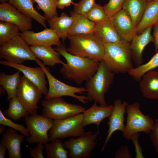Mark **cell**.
<instances>
[{
	"label": "cell",
	"instance_id": "33",
	"mask_svg": "<svg viewBox=\"0 0 158 158\" xmlns=\"http://www.w3.org/2000/svg\"><path fill=\"white\" fill-rule=\"evenodd\" d=\"M19 29L16 25L8 22H0V45L19 35Z\"/></svg>",
	"mask_w": 158,
	"mask_h": 158
},
{
	"label": "cell",
	"instance_id": "24",
	"mask_svg": "<svg viewBox=\"0 0 158 158\" xmlns=\"http://www.w3.org/2000/svg\"><path fill=\"white\" fill-rule=\"evenodd\" d=\"M47 21L50 28L53 30L64 42L68 37L73 23L72 17L62 12L60 16L54 17Z\"/></svg>",
	"mask_w": 158,
	"mask_h": 158
},
{
	"label": "cell",
	"instance_id": "47",
	"mask_svg": "<svg viewBox=\"0 0 158 158\" xmlns=\"http://www.w3.org/2000/svg\"><path fill=\"white\" fill-rule=\"evenodd\" d=\"M155 0H146V1L147 2L152 1H155Z\"/></svg>",
	"mask_w": 158,
	"mask_h": 158
},
{
	"label": "cell",
	"instance_id": "46",
	"mask_svg": "<svg viewBox=\"0 0 158 158\" xmlns=\"http://www.w3.org/2000/svg\"><path fill=\"white\" fill-rule=\"evenodd\" d=\"M8 0H0L1 3H4L7 2Z\"/></svg>",
	"mask_w": 158,
	"mask_h": 158
},
{
	"label": "cell",
	"instance_id": "45",
	"mask_svg": "<svg viewBox=\"0 0 158 158\" xmlns=\"http://www.w3.org/2000/svg\"><path fill=\"white\" fill-rule=\"evenodd\" d=\"M5 126L2 125V126H0V134H2L3 132L4 131L5 129Z\"/></svg>",
	"mask_w": 158,
	"mask_h": 158
},
{
	"label": "cell",
	"instance_id": "41",
	"mask_svg": "<svg viewBox=\"0 0 158 158\" xmlns=\"http://www.w3.org/2000/svg\"><path fill=\"white\" fill-rule=\"evenodd\" d=\"M131 155L128 146H121L115 154V158H130Z\"/></svg>",
	"mask_w": 158,
	"mask_h": 158
},
{
	"label": "cell",
	"instance_id": "8",
	"mask_svg": "<svg viewBox=\"0 0 158 158\" xmlns=\"http://www.w3.org/2000/svg\"><path fill=\"white\" fill-rule=\"evenodd\" d=\"M44 71L49 85L47 94L44 99L69 96L75 98L83 104L88 103L86 95H78L76 93L84 94L86 92L85 87H76L68 85L55 78L45 67V65L37 59L35 61Z\"/></svg>",
	"mask_w": 158,
	"mask_h": 158
},
{
	"label": "cell",
	"instance_id": "35",
	"mask_svg": "<svg viewBox=\"0 0 158 158\" xmlns=\"http://www.w3.org/2000/svg\"><path fill=\"white\" fill-rule=\"evenodd\" d=\"M85 15L89 20L95 24L109 18L104 6L96 3Z\"/></svg>",
	"mask_w": 158,
	"mask_h": 158
},
{
	"label": "cell",
	"instance_id": "23",
	"mask_svg": "<svg viewBox=\"0 0 158 158\" xmlns=\"http://www.w3.org/2000/svg\"><path fill=\"white\" fill-rule=\"evenodd\" d=\"M70 14L73 18V21L68 36L94 32L95 24L89 20L85 15L76 13L73 11L70 12Z\"/></svg>",
	"mask_w": 158,
	"mask_h": 158
},
{
	"label": "cell",
	"instance_id": "1",
	"mask_svg": "<svg viewBox=\"0 0 158 158\" xmlns=\"http://www.w3.org/2000/svg\"><path fill=\"white\" fill-rule=\"evenodd\" d=\"M54 49L66 61L60 68V73L64 78L78 85L88 80L98 69L99 62L70 54L63 43Z\"/></svg>",
	"mask_w": 158,
	"mask_h": 158
},
{
	"label": "cell",
	"instance_id": "6",
	"mask_svg": "<svg viewBox=\"0 0 158 158\" xmlns=\"http://www.w3.org/2000/svg\"><path fill=\"white\" fill-rule=\"evenodd\" d=\"M0 57L9 62L19 64L27 61H35L37 59L30 46L19 35L0 45Z\"/></svg>",
	"mask_w": 158,
	"mask_h": 158
},
{
	"label": "cell",
	"instance_id": "43",
	"mask_svg": "<svg viewBox=\"0 0 158 158\" xmlns=\"http://www.w3.org/2000/svg\"><path fill=\"white\" fill-rule=\"evenodd\" d=\"M152 36L153 38L155 49L156 51L158 49V24L154 26V30Z\"/></svg>",
	"mask_w": 158,
	"mask_h": 158
},
{
	"label": "cell",
	"instance_id": "29",
	"mask_svg": "<svg viewBox=\"0 0 158 158\" xmlns=\"http://www.w3.org/2000/svg\"><path fill=\"white\" fill-rule=\"evenodd\" d=\"M21 72L18 70L12 75H7L4 72L0 73V85L6 91L7 99L9 101L12 98L16 97L21 77Z\"/></svg>",
	"mask_w": 158,
	"mask_h": 158
},
{
	"label": "cell",
	"instance_id": "37",
	"mask_svg": "<svg viewBox=\"0 0 158 158\" xmlns=\"http://www.w3.org/2000/svg\"><path fill=\"white\" fill-rule=\"evenodd\" d=\"M125 0H109L104 6L105 11L109 18L122 9Z\"/></svg>",
	"mask_w": 158,
	"mask_h": 158
},
{
	"label": "cell",
	"instance_id": "2",
	"mask_svg": "<svg viewBox=\"0 0 158 158\" xmlns=\"http://www.w3.org/2000/svg\"><path fill=\"white\" fill-rule=\"evenodd\" d=\"M69 44L66 50L70 54L100 62L103 60V42L94 32L68 36Z\"/></svg>",
	"mask_w": 158,
	"mask_h": 158
},
{
	"label": "cell",
	"instance_id": "32",
	"mask_svg": "<svg viewBox=\"0 0 158 158\" xmlns=\"http://www.w3.org/2000/svg\"><path fill=\"white\" fill-rule=\"evenodd\" d=\"M158 67V51L146 63L130 70L128 73L135 80L139 81L145 73Z\"/></svg>",
	"mask_w": 158,
	"mask_h": 158
},
{
	"label": "cell",
	"instance_id": "30",
	"mask_svg": "<svg viewBox=\"0 0 158 158\" xmlns=\"http://www.w3.org/2000/svg\"><path fill=\"white\" fill-rule=\"evenodd\" d=\"M45 144L44 150L47 158H68V152L64 147L63 143L59 139L50 141Z\"/></svg>",
	"mask_w": 158,
	"mask_h": 158
},
{
	"label": "cell",
	"instance_id": "28",
	"mask_svg": "<svg viewBox=\"0 0 158 158\" xmlns=\"http://www.w3.org/2000/svg\"><path fill=\"white\" fill-rule=\"evenodd\" d=\"M147 2L146 0H125L122 9L130 16L136 28L140 22Z\"/></svg>",
	"mask_w": 158,
	"mask_h": 158
},
{
	"label": "cell",
	"instance_id": "40",
	"mask_svg": "<svg viewBox=\"0 0 158 158\" xmlns=\"http://www.w3.org/2000/svg\"><path fill=\"white\" fill-rule=\"evenodd\" d=\"M37 147L33 148H29L30 152V157L32 158H44L43 150H44V146L43 143H37Z\"/></svg>",
	"mask_w": 158,
	"mask_h": 158
},
{
	"label": "cell",
	"instance_id": "9",
	"mask_svg": "<svg viewBox=\"0 0 158 158\" xmlns=\"http://www.w3.org/2000/svg\"><path fill=\"white\" fill-rule=\"evenodd\" d=\"M83 114L60 120H54L49 137V140L67 137H77L82 135L85 130L82 125Z\"/></svg>",
	"mask_w": 158,
	"mask_h": 158
},
{
	"label": "cell",
	"instance_id": "11",
	"mask_svg": "<svg viewBox=\"0 0 158 158\" xmlns=\"http://www.w3.org/2000/svg\"><path fill=\"white\" fill-rule=\"evenodd\" d=\"M43 94L37 87L23 75L21 76L16 97L29 115L37 113L38 104Z\"/></svg>",
	"mask_w": 158,
	"mask_h": 158
},
{
	"label": "cell",
	"instance_id": "36",
	"mask_svg": "<svg viewBox=\"0 0 158 158\" xmlns=\"http://www.w3.org/2000/svg\"><path fill=\"white\" fill-rule=\"evenodd\" d=\"M0 124L7 126L20 132L25 136L28 137L30 136V133L27 128L23 125L15 123L10 119L6 117L1 110H0Z\"/></svg>",
	"mask_w": 158,
	"mask_h": 158
},
{
	"label": "cell",
	"instance_id": "38",
	"mask_svg": "<svg viewBox=\"0 0 158 158\" xmlns=\"http://www.w3.org/2000/svg\"><path fill=\"white\" fill-rule=\"evenodd\" d=\"M95 3V0H80L74 4L73 11L77 13L85 15Z\"/></svg>",
	"mask_w": 158,
	"mask_h": 158
},
{
	"label": "cell",
	"instance_id": "27",
	"mask_svg": "<svg viewBox=\"0 0 158 158\" xmlns=\"http://www.w3.org/2000/svg\"><path fill=\"white\" fill-rule=\"evenodd\" d=\"M94 32L104 42L114 43L123 40L109 18L95 24Z\"/></svg>",
	"mask_w": 158,
	"mask_h": 158
},
{
	"label": "cell",
	"instance_id": "18",
	"mask_svg": "<svg viewBox=\"0 0 158 158\" xmlns=\"http://www.w3.org/2000/svg\"><path fill=\"white\" fill-rule=\"evenodd\" d=\"M152 26L148 27L140 34H136L130 43L133 61L136 66L142 64V51L146 46L150 42H153L151 34Z\"/></svg>",
	"mask_w": 158,
	"mask_h": 158
},
{
	"label": "cell",
	"instance_id": "5",
	"mask_svg": "<svg viewBox=\"0 0 158 158\" xmlns=\"http://www.w3.org/2000/svg\"><path fill=\"white\" fill-rule=\"evenodd\" d=\"M126 112V123L122 132L125 138L130 140L133 135L139 132L146 134L150 133L154 125V120L148 115L142 113L139 103L128 104Z\"/></svg>",
	"mask_w": 158,
	"mask_h": 158
},
{
	"label": "cell",
	"instance_id": "19",
	"mask_svg": "<svg viewBox=\"0 0 158 158\" xmlns=\"http://www.w3.org/2000/svg\"><path fill=\"white\" fill-rule=\"evenodd\" d=\"M113 108V105L106 106H98L94 102L92 105L83 113L82 125L84 127L91 124H96L99 133L98 128L102 121L106 118L109 117Z\"/></svg>",
	"mask_w": 158,
	"mask_h": 158
},
{
	"label": "cell",
	"instance_id": "42",
	"mask_svg": "<svg viewBox=\"0 0 158 158\" xmlns=\"http://www.w3.org/2000/svg\"><path fill=\"white\" fill-rule=\"evenodd\" d=\"M73 4L72 0H58L57 3V8L60 9H63L66 7L70 6Z\"/></svg>",
	"mask_w": 158,
	"mask_h": 158
},
{
	"label": "cell",
	"instance_id": "16",
	"mask_svg": "<svg viewBox=\"0 0 158 158\" xmlns=\"http://www.w3.org/2000/svg\"><path fill=\"white\" fill-rule=\"evenodd\" d=\"M128 104L126 102H122L119 99L114 101L113 108L107 123L109 126L107 134L102 147V152L104 151L111 136L117 130L122 133L123 132L125 127L124 115Z\"/></svg>",
	"mask_w": 158,
	"mask_h": 158
},
{
	"label": "cell",
	"instance_id": "13",
	"mask_svg": "<svg viewBox=\"0 0 158 158\" xmlns=\"http://www.w3.org/2000/svg\"><path fill=\"white\" fill-rule=\"evenodd\" d=\"M32 19L8 2L0 4V21L16 25L21 32L30 30L32 28Z\"/></svg>",
	"mask_w": 158,
	"mask_h": 158
},
{
	"label": "cell",
	"instance_id": "39",
	"mask_svg": "<svg viewBox=\"0 0 158 158\" xmlns=\"http://www.w3.org/2000/svg\"><path fill=\"white\" fill-rule=\"evenodd\" d=\"M150 139L155 150L158 154V119L154 120L153 127L149 133Z\"/></svg>",
	"mask_w": 158,
	"mask_h": 158
},
{
	"label": "cell",
	"instance_id": "20",
	"mask_svg": "<svg viewBox=\"0 0 158 158\" xmlns=\"http://www.w3.org/2000/svg\"><path fill=\"white\" fill-rule=\"evenodd\" d=\"M25 136L19 135L17 130L11 128L2 134L1 144L7 148L9 158H21V145Z\"/></svg>",
	"mask_w": 158,
	"mask_h": 158
},
{
	"label": "cell",
	"instance_id": "10",
	"mask_svg": "<svg viewBox=\"0 0 158 158\" xmlns=\"http://www.w3.org/2000/svg\"><path fill=\"white\" fill-rule=\"evenodd\" d=\"M30 136L26 140L30 143H46L49 141L48 132L52 128L54 120L37 113L25 118Z\"/></svg>",
	"mask_w": 158,
	"mask_h": 158
},
{
	"label": "cell",
	"instance_id": "22",
	"mask_svg": "<svg viewBox=\"0 0 158 158\" xmlns=\"http://www.w3.org/2000/svg\"><path fill=\"white\" fill-rule=\"evenodd\" d=\"M30 47L35 57L42 60L45 65L52 67L56 64L60 63L63 65L65 63L60 59L59 53L51 46L33 45Z\"/></svg>",
	"mask_w": 158,
	"mask_h": 158
},
{
	"label": "cell",
	"instance_id": "14",
	"mask_svg": "<svg viewBox=\"0 0 158 158\" xmlns=\"http://www.w3.org/2000/svg\"><path fill=\"white\" fill-rule=\"evenodd\" d=\"M19 35L29 46L42 45L59 46L62 43L60 38L56 33L51 28H47L39 32L29 30L19 33Z\"/></svg>",
	"mask_w": 158,
	"mask_h": 158
},
{
	"label": "cell",
	"instance_id": "21",
	"mask_svg": "<svg viewBox=\"0 0 158 158\" xmlns=\"http://www.w3.org/2000/svg\"><path fill=\"white\" fill-rule=\"evenodd\" d=\"M139 87L143 96L151 99H158V70L145 73L140 80Z\"/></svg>",
	"mask_w": 158,
	"mask_h": 158
},
{
	"label": "cell",
	"instance_id": "3",
	"mask_svg": "<svg viewBox=\"0 0 158 158\" xmlns=\"http://www.w3.org/2000/svg\"><path fill=\"white\" fill-rule=\"evenodd\" d=\"M103 60L114 73H126L134 67L130 43L124 40L114 43L103 42Z\"/></svg>",
	"mask_w": 158,
	"mask_h": 158
},
{
	"label": "cell",
	"instance_id": "31",
	"mask_svg": "<svg viewBox=\"0 0 158 158\" xmlns=\"http://www.w3.org/2000/svg\"><path fill=\"white\" fill-rule=\"evenodd\" d=\"M8 108L4 110L3 114L7 118L16 121L22 118L29 115L25 109L16 97L9 100Z\"/></svg>",
	"mask_w": 158,
	"mask_h": 158
},
{
	"label": "cell",
	"instance_id": "48",
	"mask_svg": "<svg viewBox=\"0 0 158 158\" xmlns=\"http://www.w3.org/2000/svg\"></svg>",
	"mask_w": 158,
	"mask_h": 158
},
{
	"label": "cell",
	"instance_id": "12",
	"mask_svg": "<svg viewBox=\"0 0 158 158\" xmlns=\"http://www.w3.org/2000/svg\"><path fill=\"white\" fill-rule=\"evenodd\" d=\"M99 134H93L91 131L85 132L76 138H72L65 141L64 147L69 151L70 158H89L91 156L92 150L97 143L95 140Z\"/></svg>",
	"mask_w": 158,
	"mask_h": 158
},
{
	"label": "cell",
	"instance_id": "26",
	"mask_svg": "<svg viewBox=\"0 0 158 158\" xmlns=\"http://www.w3.org/2000/svg\"><path fill=\"white\" fill-rule=\"evenodd\" d=\"M158 24V0L147 3L142 17L136 28L139 34L145 28Z\"/></svg>",
	"mask_w": 158,
	"mask_h": 158
},
{
	"label": "cell",
	"instance_id": "34",
	"mask_svg": "<svg viewBox=\"0 0 158 158\" xmlns=\"http://www.w3.org/2000/svg\"><path fill=\"white\" fill-rule=\"evenodd\" d=\"M58 0H35L37 4V8L44 13V16L47 20L58 16L57 3Z\"/></svg>",
	"mask_w": 158,
	"mask_h": 158
},
{
	"label": "cell",
	"instance_id": "25",
	"mask_svg": "<svg viewBox=\"0 0 158 158\" xmlns=\"http://www.w3.org/2000/svg\"><path fill=\"white\" fill-rule=\"evenodd\" d=\"M13 7L26 16L37 21L45 28H47L46 18L35 8V0H8Z\"/></svg>",
	"mask_w": 158,
	"mask_h": 158
},
{
	"label": "cell",
	"instance_id": "4",
	"mask_svg": "<svg viewBox=\"0 0 158 158\" xmlns=\"http://www.w3.org/2000/svg\"><path fill=\"white\" fill-rule=\"evenodd\" d=\"M114 76L115 73L109 69L104 60L99 62L97 71L85 84L88 100L94 101L100 106L107 105L104 96L112 84Z\"/></svg>",
	"mask_w": 158,
	"mask_h": 158
},
{
	"label": "cell",
	"instance_id": "17",
	"mask_svg": "<svg viewBox=\"0 0 158 158\" xmlns=\"http://www.w3.org/2000/svg\"><path fill=\"white\" fill-rule=\"evenodd\" d=\"M109 18L121 39L130 42L136 33V28L128 15L122 9Z\"/></svg>",
	"mask_w": 158,
	"mask_h": 158
},
{
	"label": "cell",
	"instance_id": "44",
	"mask_svg": "<svg viewBox=\"0 0 158 158\" xmlns=\"http://www.w3.org/2000/svg\"><path fill=\"white\" fill-rule=\"evenodd\" d=\"M7 150V148L4 145L1 144H0V158H4L5 153Z\"/></svg>",
	"mask_w": 158,
	"mask_h": 158
},
{
	"label": "cell",
	"instance_id": "7",
	"mask_svg": "<svg viewBox=\"0 0 158 158\" xmlns=\"http://www.w3.org/2000/svg\"><path fill=\"white\" fill-rule=\"evenodd\" d=\"M42 115L54 120L71 117L83 113L86 109L81 105L68 103L61 97L42 100Z\"/></svg>",
	"mask_w": 158,
	"mask_h": 158
},
{
	"label": "cell",
	"instance_id": "15",
	"mask_svg": "<svg viewBox=\"0 0 158 158\" xmlns=\"http://www.w3.org/2000/svg\"><path fill=\"white\" fill-rule=\"evenodd\" d=\"M0 63L20 71L25 77L37 87L45 96L47 95L48 90L46 86V76L41 67L40 66L31 67L22 64L14 63L6 61H1Z\"/></svg>",
	"mask_w": 158,
	"mask_h": 158
}]
</instances>
